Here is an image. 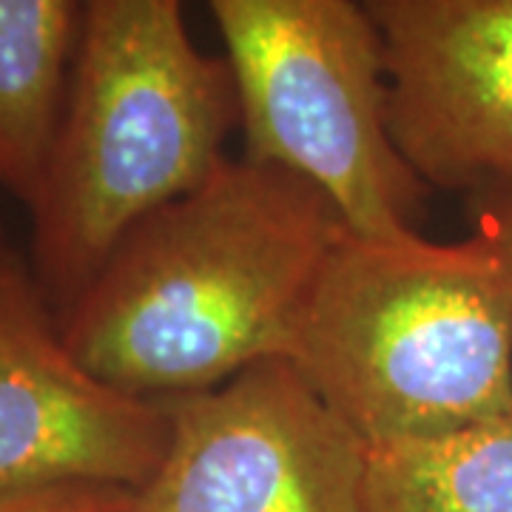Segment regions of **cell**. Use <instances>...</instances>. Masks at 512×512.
<instances>
[{
	"instance_id": "cell-9",
	"label": "cell",
	"mask_w": 512,
	"mask_h": 512,
	"mask_svg": "<svg viewBox=\"0 0 512 512\" xmlns=\"http://www.w3.org/2000/svg\"><path fill=\"white\" fill-rule=\"evenodd\" d=\"M365 512H512V413L439 439L370 444Z\"/></svg>"
},
{
	"instance_id": "cell-7",
	"label": "cell",
	"mask_w": 512,
	"mask_h": 512,
	"mask_svg": "<svg viewBox=\"0 0 512 512\" xmlns=\"http://www.w3.org/2000/svg\"><path fill=\"white\" fill-rule=\"evenodd\" d=\"M384 46L387 128L421 183L512 185V0H359Z\"/></svg>"
},
{
	"instance_id": "cell-10",
	"label": "cell",
	"mask_w": 512,
	"mask_h": 512,
	"mask_svg": "<svg viewBox=\"0 0 512 512\" xmlns=\"http://www.w3.org/2000/svg\"><path fill=\"white\" fill-rule=\"evenodd\" d=\"M131 493L100 484H66L0 493V512H123Z\"/></svg>"
},
{
	"instance_id": "cell-8",
	"label": "cell",
	"mask_w": 512,
	"mask_h": 512,
	"mask_svg": "<svg viewBox=\"0 0 512 512\" xmlns=\"http://www.w3.org/2000/svg\"><path fill=\"white\" fill-rule=\"evenodd\" d=\"M86 0H0V185L32 205L55 146Z\"/></svg>"
},
{
	"instance_id": "cell-4",
	"label": "cell",
	"mask_w": 512,
	"mask_h": 512,
	"mask_svg": "<svg viewBox=\"0 0 512 512\" xmlns=\"http://www.w3.org/2000/svg\"><path fill=\"white\" fill-rule=\"evenodd\" d=\"M237 83L245 157L322 188L353 234H416L427 185L387 128L384 46L359 0H205Z\"/></svg>"
},
{
	"instance_id": "cell-2",
	"label": "cell",
	"mask_w": 512,
	"mask_h": 512,
	"mask_svg": "<svg viewBox=\"0 0 512 512\" xmlns=\"http://www.w3.org/2000/svg\"><path fill=\"white\" fill-rule=\"evenodd\" d=\"M237 126L231 66L191 40L183 0H86L55 146L29 205L49 305L66 311L134 222L200 185Z\"/></svg>"
},
{
	"instance_id": "cell-11",
	"label": "cell",
	"mask_w": 512,
	"mask_h": 512,
	"mask_svg": "<svg viewBox=\"0 0 512 512\" xmlns=\"http://www.w3.org/2000/svg\"><path fill=\"white\" fill-rule=\"evenodd\" d=\"M473 234L487 239L512 268V185L467 197Z\"/></svg>"
},
{
	"instance_id": "cell-1",
	"label": "cell",
	"mask_w": 512,
	"mask_h": 512,
	"mask_svg": "<svg viewBox=\"0 0 512 512\" xmlns=\"http://www.w3.org/2000/svg\"><path fill=\"white\" fill-rule=\"evenodd\" d=\"M348 231L322 188L251 157L128 228L60 313L77 362L134 396L222 384L293 359L313 288Z\"/></svg>"
},
{
	"instance_id": "cell-6",
	"label": "cell",
	"mask_w": 512,
	"mask_h": 512,
	"mask_svg": "<svg viewBox=\"0 0 512 512\" xmlns=\"http://www.w3.org/2000/svg\"><path fill=\"white\" fill-rule=\"evenodd\" d=\"M171 421L77 362L35 276L0 248V493L66 484L140 490Z\"/></svg>"
},
{
	"instance_id": "cell-5",
	"label": "cell",
	"mask_w": 512,
	"mask_h": 512,
	"mask_svg": "<svg viewBox=\"0 0 512 512\" xmlns=\"http://www.w3.org/2000/svg\"><path fill=\"white\" fill-rule=\"evenodd\" d=\"M160 402L168 450L123 512H365L370 444L291 359Z\"/></svg>"
},
{
	"instance_id": "cell-3",
	"label": "cell",
	"mask_w": 512,
	"mask_h": 512,
	"mask_svg": "<svg viewBox=\"0 0 512 512\" xmlns=\"http://www.w3.org/2000/svg\"><path fill=\"white\" fill-rule=\"evenodd\" d=\"M367 444L450 436L512 413V268L487 239L345 231L293 359Z\"/></svg>"
}]
</instances>
